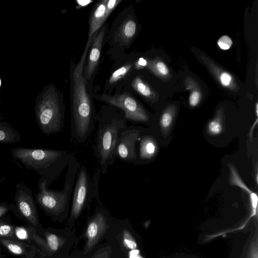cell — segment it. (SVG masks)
Listing matches in <instances>:
<instances>
[{"label": "cell", "instance_id": "6", "mask_svg": "<svg viewBox=\"0 0 258 258\" xmlns=\"http://www.w3.org/2000/svg\"><path fill=\"white\" fill-rule=\"evenodd\" d=\"M36 120L39 129L46 135L62 131L64 126V108L56 95H49L39 105Z\"/></svg>", "mask_w": 258, "mask_h": 258}, {"label": "cell", "instance_id": "21", "mask_svg": "<svg viewBox=\"0 0 258 258\" xmlns=\"http://www.w3.org/2000/svg\"><path fill=\"white\" fill-rule=\"evenodd\" d=\"M133 88L142 96L149 99H153L155 94L150 87L140 77L135 78L132 83Z\"/></svg>", "mask_w": 258, "mask_h": 258}, {"label": "cell", "instance_id": "36", "mask_svg": "<svg viewBox=\"0 0 258 258\" xmlns=\"http://www.w3.org/2000/svg\"><path fill=\"white\" fill-rule=\"evenodd\" d=\"M1 85V79H0V86Z\"/></svg>", "mask_w": 258, "mask_h": 258}, {"label": "cell", "instance_id": "23", "mask_svg": "<svg viewBox=\"0 0 258 258\" xmlns=\"http://www.w3.org/2000/svg\"><path fill=\"white\" fill-rule=\"evenodd\" d=\"M47 250L51 252L57 251L66 242V240L52 233H45Z\"/></svg>", "mask_w": 258, "mask_h": 258}, {"label": "cell", "instance_id": "30", "mask_svg": "<svg viewBox=\"0 0 258 258\" xmlns=\"http://www.w3.org/2000/svg\"><path fill=\"white\" fill-rule=\"evenodd\" d=\"M217 44L221 49L227 50L232 46V41L229 36L223 35L218 39Z\"/></svg>", "mask_w": 258, "mask_h": 258}, {"label": "cell", "instance_id": "28", "mask_svg": "<svg viewBox=\"0 0 258 258\" xmlns=\"http://www.w3.org/2000/svg\"><path fill=\"white\" fill-rule=\"evenodd\" d=\"M28 230L23 227H14L15 237L21 240L27 241L29 240L30 237V233Z\"/></svg>", "mask_w": 258, "mask_h": 258}, {"label": "cell", "instance_id": "20", "mask_svg": "<svg viewBox=\"0 0 258 258\" xmlns=\"http://www.w3.org/2000/svg\"><path fill=\"white\" fill-rule=\"evenodd\" d=\"M186 88L190 90L188 102L189 105L194 107L197 106L202 99V92L197 82L191 77H188L185 80Z\"/></svg>", "mask_w": 258, "mask_h": 258}, {"label": "cell", "instance_id": "12", "mask_svg": "<svg viewBox=\"0 0 258 258\" xmlns=\"http://www.w3.org/2000/svg\"><path fill=\"white\" fill-rule=\"evenodd\" d=\"M217 81L224 87L232 91H237L239 87L233 75L223 70L211 59L203 55L200 56Z\"/></svg>", "mask_w": 258, "mask_h": 258}, {"label": "cell", "instance_id": "8", "mask_svg": "<svg viewBox=\"0 0 258 258\" xmlns=\"http://www.w3.org/2000/svg\"><path fill=\"white\" fill-rule=\"evenodd\" d=\"M15 210L29 224L37 226L39 223L36 202L32 190L23 182L16 185L14 195Z\"/></svg>", "mask_w": 258, "mask_h": 258}, {"label": "cell", "instance_id": "18", "mask_svg": "<svg viewBox=\"0 0 258 258\" xmlns=\"http://www.w3.org/2000/svg\"><path fill=\"white\" fill-rule=\"evenodd\" d=\"M137 29L136 22L132 19L125 20L121 25L118 35L122 42L128 43L135 35Z\"/></svg>", "mask_w": 258, "mask_h": 258}, {"label": "cell", "instance_id": "7", "mask_svg": "<svg viewBox=\"0 0 258 258\" xmlns=\"http://www.w3.org/2000/svg\"><path fill=\"white\" fill-rule=\"evenodd\" d=\"M100 99L108 104L121 109L127 120L135 123H146L150 117L143 107L134 98L126 93L113 96L102 95Z\"/></svg>", "mask_w": 258, "mask_h": 258}, {"label": "cell", "instance_id": "9", "mask_svg": "<svg viewBox=\"0 0 258 258\" xmlns=\"http://www.w3.org/2000/svg\"><path fill=\"white\" fill-rule=\"evenodd\" d=\"M143 130L141 126L134 125H127L123 130L116 147V158L135 164L137 145Z\"/></svg>", "mask_w": 258, "mask_h": 258}, {"label": "cell", "instance_id": "22", "mask_svg": "<svg viewBox=\"0 0 258 258\" xmlns=\"http://www.w3.org/2000/svg\"><path fill=\"white\" fill-rule=\"evenodd\" d=\"M146 66L159 77L166 78L169 75L170 72L168 67L161 60L156 59L147 61Z\"/></svg>", "mask_w": 258, "mask_h": 258}, {"label": "cell", "instance_id": "16", "mask_svg": "<svg viewBox=\"0 0 258 258\" xmlns=\"http://www.w3.org/2000/svg\"><path fill=\"white\" fill-rule=\"evenodd\" d=\"M21 139L20 134L8 123L0 122V144H14Z\"/></svg>", "mask_w": 258, "mask_h": 258}, {"label": "cell", "instance_id": "17", "mask_svg": "<svg viewBox=\"0 0 258 258\" xmlns=\"http://www.w3.org/2000/svg\"><path fill=\"white\" fill-rule=\"evenodd\" d=\"M176 114V107L174 105L168 106L162 113L160 120L159 125L162 134L166 136L173 122Z\"/></svg>", "mask_w": 258, "mask_h": 258}, {"label": "cell", "instance_id": "10", "mask_svg": "<svg viewBox=\"0 0 258 258\" xmlns=\"http://www.w3.org/2000/svg\"><path fill=\"white\" fill-rule=\"evenodd\" d=\"M108 228L107 220L104 213L98 210L88 223L86 231V243L84 254L88 253L97 244Z\"/></svg>", "mask_w": 258, "mask_h": 258}, {"label": "cell", "instance_id": "26", "mask_svg": "<svg viewBox=\"0 0 258 258\" xmlns=\"http://www.w3.org/2000/svg\"><path fill=\"white\" fill-rule=\"evenodd\" d=\"M14 226L4 221H0V238H14Z\"/></svg>", "mask_w": 258, "mask_h": 258}, {"label": "cell", "instance_id": "29", "mask_svg": "<svg viewBox=\"0 0 258 258\" xmlns=\"http://www.w3.org/2000/svg\"><path fill=\"white\" fill-rule=\"evenodd\" d=\"M112 254L111 247L107 245L98 249L91 258H111Z\"/></svg>", "mask_w": 258, "mask_h": 258}, {"label": "cell", "instance_id": "3", "mask_svg": "<svg viewBox=\"0 0 258 258\" xmlns=\"http://www.w3.org/2000/svg\"><path fill=\"white\" fill-rule=\"evenodd\" d=\"M97 131L92 146L101 173L105 174L116 160L115 150L123 130L127 126L123 115L115 112H101L96 115Z\"/></svg>", "mask_w": 258, "mask_h": 258}, {"label": "cell", "instance_id": "11", "mask_svg": "<svg viewBox=\"0 0 258 258\" xmlns=\"http://www.w3.org/2000/svg\"><path fill=\"white\" fill-rule=\"evenodd\" d=\"M157 151L158 144L155 139L150 135L144 134L143 130L137 145L135 164L151 160L155 156Z\"/></svg>", "mask_w": 258, "mask_h": 258}, {"label": "cell", "instance_id": "5", "mask_svg": "<svg viewBox=\"0 0 258 258\" xmlns=\"http://www.w3.org/2000/svg\"><path fill=\"white\" fill-rule=\"evenodd\" d=\"M101 168L99 166L91 176L86 167L80 166L73 189L70 219L75 221L91 200L99 196V182Z\"/></svg>", "mask_w": 258, "mask_h": 258}, {"label": "cell", "instance_id": "15", "mask_svg": "<svg viewBox=\"0 0 258 258\" xmlns=\"http://www.w3.org/2000/svg\"><path fill=\"white\" fill-rule=\"evenodd\" d=\"M230 176L229 181L230 183L233 185L238 186L244 190L249 195V199L250 204L252 209L251 216H255L256 214L258 198L257 194L251 190L243 181L240 176H239L235 166L232 164L228 165Z\"/></svg>", "mask_w": 258, "mask_h": 258}, {"label": "cell", "instance_id": "19", "mask_svg": "<svg viewBox=\"0 0 258 258\" xmlns=\"http://www.w3.org/2000/svg\"><path fill=\"white\" fill-rule=\"evenodd\" d=\"M223 115V109L221 107L217 110L215 117L209 122L207 133L210 136H218L222 132L224 127Z\"/></svg>", "mask_w": 258, "mask_h": 258}, {"label": "cell", "instance_id": "25", "mask_svg": "<svg viewBox=\"0 0 258 258\" xmlns=\"http://www.w3.org/2000/svg\"><path fill=\"white\" fill-rule=\"evenodd\" d=\"M132 64L128 63L115 71L110 76L109 82L113 84L123 78L132 68Z\"/></svg>", "mask_w": 258, "mask_h": 258}, {"label": "cell", "instance_id": "34", "mask_svg": "<svg viewBox=\"0 0 258 258\" xmlns=\"http://www.w3.org/2000/svg\"><path fill=\"white\" fill-rule=\"evenodd\" d=\"M78 2V3L79 4V5H81L82 6H86V5L88 4L89 3H91V1H77Z\"/></svg>", "mask_w": 258, "mask_h": 258}, {"label": "cell", "instance_id": "33", "mask_svg": "<svg viewBox=\"0 0 258 258\" xmlns=\"http://www.w3.org/2000/svg\"><path fill=\"white\" fill-rule=\"evenodd\" d=\"M147 61L143 58H140L135 63V67L137 69H143L147 66Z\"/></svg>", "mask_w": 258, "mask_h": 258}, {"label": "cell", "instance_id": "2", "mask_svg": "<svg viewBox=\"0 0 258 258\" xmlns=\"http://www.w3.org/2000/svg\"><path fill=\"white\" fill-rule=\"evenodd\" d=\"M12 156L26 169L35 171L48 187L67 167L72 153L45 148H15Z\"/></svg>", "mask_w": 258, "mask_h": 258}, {"label": "cell", "instance_id": "14", "mask_svg": "<svg viewBox=\"0 0 258 258\" xmlns=\"http://www.w3.org/2000/svg\"><path fill=\"white\" fill-rule=\"evenodd\" d=\"M107 0L99 2L93 10L89 21V30L88 42H90L93 37L97 33L98 30L107 19Z\"/></svg>", "mask_w": 258, "mask_h": 258}, {"label": "cell", "instance_id": "24", "mask_svg": "<svg viewBox=\"0 0 258 258\" xmlns=\"http://www.w3.org/2000/svg\"><path fill=\"white\" fill-rule=\"evenodd\" d=\"M0 241L13 254L17 255L24 254L25 249L24 244L6 238H1Z\"/></svg>", "mask_w": 258, "mask_h": 258}, {"label": "cell", "instance_id": "35", "mask_svg": "<svg viewBox=\"0 0 258 258\" xmlns=\"http://www.w3.org/2000/svg\"><path fill=\"white\" fill-rule=\"evenodd\" d=\"M252 258H257V253L255 254V256H254V257H253Z\"/></svg>", "mask_w": 258, "mask_h": 258}, {"label": "cell", "instance_id": "4", "mask_svg": "<svg viewBox=\"0 0 258 258\" xmlns=\"http://www.w3.org/2000/svg\"><path fill=\"white\" fill-rule=\"evenodd\" d=\"M80 166L75 153H72L67 167L63 187L60 190L49 189L46 186V181L39 179L38 182V191L35 195V200L46 214L58 216L67 211Z\"/></svg>", "mask_w": 258, "mask_h": 258}, {"label": "cell", "instance_id": "32", "mask_svg": "<svg viewBox=\"0 0 258 258\" xmlns=\"http://www.w3.org/2000/svg\"><path fill=\"white\" fill-rule=\"evenodd\" d=\"M121 1L118 0H107L106 2V17L109 16L110 13L118 5Z\"/></svg>", "mask_w": 258, "mask_h": 258}, {"label": "cell", "instance_id": "13", "mask_svg": "<svg viewBox=\"0 0 258 258\" xmlns=\"http://www.w3.org/2000/svg\"><path fill=\"white\" fill-rule=\"evenodd\" d=\"M104 33V27L97 34L92 43L86 72L87 80L91 77L98 63Z\"/></svg>", "mask_w": 258, "mask_h": 258}, {"label": "cell", "instance_id": "31", "mask_svg": "<svg viewBox=\"0 0 258 258\" xmlns=\"http://www.w3.org/2000/svg\"><path fill=\"white\" fill-rule=\"evenodd\" d=\"M15 210V205L8 204L5 202L0 203V218L4 216L10 211Z\"/></svg>", "mask_w": 258, "mask_h": 258}, {"label": "cell", "instance_id": "1", "mask_svg": "<svg viewBox=\"0 0 258 258\" xmlns=\"http://www.w3.org/2000/svg\"><path fill=\"white\" fill-rule=\"evenodd\" d=\"M87 43L80 61L72 74L71 101V139L75 144L85 143L91 136L94 126L95 113L86 87L83 67L88 48L93 42Z\"/></svg>", "mask_w": 258, "mask_h": 258}, {"label": "cell", "instance_id": "27", "mask_svg": "<svg viewBox=\"0 0 258 258\" xmlns=\"http://www.w3.org/2000/svg\"><path fill=\"white\" fill-rule=\"evenodd\" d=\"M122 242L123 245L127 249L134 250L137 247L136 241L128 230H123Z\"/></svg>", "mask_w": 258, "mask_h": 258}]
</instances>
